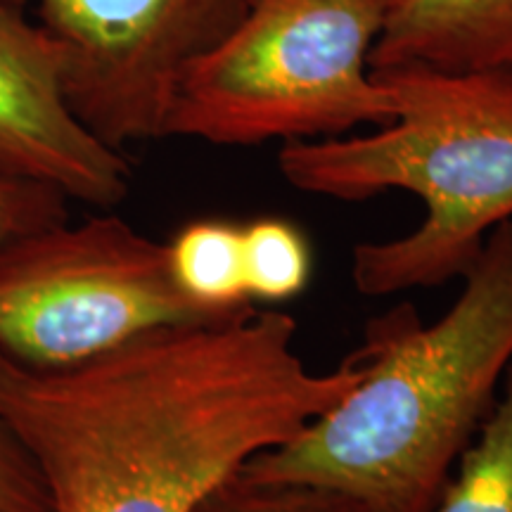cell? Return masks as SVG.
<instances>
[{
  "label": "cell",
  "instance_id": "1",
  "mask_svg": "<svg viewBox=\"0 0 512 512\" xmlns=\"http://www.w3.org/2000/svg\"><path fill=\"white\" fill-rule=\"evenodd\" d=\"M294 339L290 313L247 306L50 373L0 356V413L53 512H192L366 377L361 349L313 373Z\"/></svg>",
  "mask_w": 512,
  "mask_h": 512
},
{
  "label": "cell",
  "instance_id": "2",
  "mask_svg": "<svg viewBox=\"0 0 512 512\" xmlns=\"http://www.w3.org/2000/svg\"><path fill=\"white\" fill-rule=\"evenodd\" d=\"M463 280L437 323L422 325L411 304L375 318L361 347L366 377L240 470L337 491L373 512H430L512 361V221L491 230Z\"/></svg>",
  "mask_w": 512,
  "mask_h": 512
},
{
  "label": "cell",
  "instance_id": "3",
  "mask_svg": "<svg viewBox=\"0 0 512 512\" xmlns=\"http://www.w3.org/2000/svg\"><path fill=\"white\" fill-rule=\"evenodd\" d=\"M373 74L396 91L399 117L370 136L285 143L280 174L297 190L332 200L389 190L420 197V226L358 245L351 278L366 297L432 290L463 278L491 230L512 221V69Z\"/></svg>",
  "mask_w": 512,
  "mask_h": 512
},
{
  "label": "cell",
  "instance_id": "4",
  "mask_svg": "<svg viewBox=\"0 0 512 512\" xmlns=\"http://www.w3.org/2000/svg\"><path fill=\"white\" fill-rule=\"evenodd\" d=\"M394 0H247L245 15L185 69L166 138L247 147L387 126L399 98L370 72Z\"/></svg>",
  "mask_w": 512,
  "mask_h": 512
},
{
  "label": "cell",
  "instance_id": "5",
  "mask_svg": "<svg viewBox=\"0 0 512 512\" xmlns=\"http://www.w3.org/2000/svg\"><path fill=\"white\" fill-rule=\"evenodd\" d=\"M211 320L176 290L166 247L114 214L0 245V356L22 368H74L152 330Z\"/></svg>",
  "mask_w": 512,
  "mask_h": 512
},
{
  "label": "cell",
  "instance_id": "6",
  "mask_svg": "<svg viewBox=\"0 0 512 512\" xmlns=\"http://www.w3.org/2000/svg\"><path fill=\"white\" fill-rule=\"evenodd\" d=\"M62 50L81 124L124 152L166 138L181 76L245 15L247 0H36Z\"/></svg>",
  "mask_w": 512,
  "mask_h": 512
},
{
  "label": "cell",
  "instance_id": "7",
  "mask_svg": "<svg viewBox=\"0 0 512 512\" xmlns=\"http://www.w3.org/2000/svg\"><path fill=\"white\" fill-rule=\"evenodd\" d=\"M0 176L46 183L98 209L117 207L131 178L124 152L69 105L55 38L8 3H0Z\"/></svg>",
  "mask_w": 512,
  "mask_h": 512
},
{
  "label": "cell",
  "instance_id": "8",
  "mask_svg": "<svg viewBox=\"0 0 512 512\" xmlns=\"http://www.w3.org/2000/svg\"><path fill=\"white\" fill-rule=\"evenodd\" d=\"M512 69V0H394L370 72Z\"/></svg>",
  "mask_w": 512,
  "mask_h": 512
},
{
  "label": "cell",
  "instance_id": "9",
  "mask_svg": "<svg viewBox=\"0 0 512 512\" xmlns=\"http://www.w3.org/2000/svg\"><path fill=\"white\" fill-rule=\"evenodd\" d=\"M166 264L185 302L221 320L252 306L242 264V226L223 219L185 223L166 242Z\"/></svg>",
  "mask_w": 512,
  "mask_h": 512
},
{
  "label": "cell",
  "instance_id": "10",
  "mask_svg": "<svg viewBox=\"0 0 512 512\" xmlns=\"http://www.w3.org/2000/svg\"><path fill=\"white\" fill-rule=\"evenodd\" d=\"M458 460L456 479H448L430 512H512V361L501 401Z\"/></svg>",
  "mask_w": 512,
  "mask_h": 512
},
{
  "label": "cell",
  "instance_id": "11",
  "mask_svg": "<svg viewBox=\"0 0 512 512\" xmlns=\"http://www.w3.org/2000/svg\"><path fill=\"white\" fill-rule=\"evenodd\" d=\"M242 264L252 302L283 304L306 290L313 256L309 240L292 221L264 216L242 226Z\"/></svg>",
  "mask_w": 512,
  "mask_h": 512
},
{
  "label": "cell",
  "instance_id": "12",
  "mask_svg": "<svg viewBox=\"0 0 512 512\" xmlns=\"http://www.w3.org/2000/svg\"><path fill=\"white\" fill-rule=\"evenodd\" d=\"M192 512H373L330 489L306 484L259 482L238 470L209 491Z\"/></svg>",
  "mask_w": 512,
  "mask_h": 512
},
{
  "label": "cell",
  "instance_id": "13",
  "mask_svg": "<svg viewBox=\"0 0 512 512\" xmlns=\"http://www.w3.org/2000/svg\"><path fill=\"white\" fill-rule=\"evenodd\" d=\"M69 197L46 183L0 176V245L67 221Z\"/></svg>",
  "mask_w": 512,
  "mask_h": 512
},
{
  "label": "cell",
  "instance_id": "14",
  "mask_svg": "<svg viewBox=\"0 0 512 512\" xmlns=\"http://www.w3.org/2000/svg\"><path fill=\"white\" fill-rule=\"evenodd\" d=\"M0 512H53L27 448L0 413Z\"/></svg>",
  "mask_w": 512,
  "mask_h": 512
},
{
  "label": "cell",
  "instance_id": "15",
  "mask_svg": "<svg viewBox=\"0 0 512 512\" xmlns=\"http://www.w3.org/2000/svg\"><path fill=\"white\" fill-rule=\"evenodd\" d=\"M0 3H8V5H15V8H27L29 0H0Z\"/></svg>",
  "mask_w": 512,
  "mask_h": 512
}]
</instances>
